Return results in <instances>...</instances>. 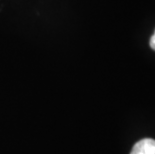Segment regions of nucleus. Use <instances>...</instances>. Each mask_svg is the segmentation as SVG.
Wrapping results in <instances>:
<instances>
[{"label":"nucleus","mask_w":155,"mask_h":154,"mask_svg":"<svg viewBox=\"0 0 155 154\" xmlns=\"http://www.w3.org/2000/svg\"><path fill=\"white\" fill-rule=\"evenodd\" d=\"M130 154H155V140L145 138L135 143Z\"/></svg>","instance_id":"f257e3e1"},{"label":"nucleus","mask_w":155,"mask_h":154,"mask_svg":"<svg viewBox=\"0 0 155 154\" xmlns=\"http://www.w3.org/2000/svg\"><path fill=\"white\" fill-rule=\"evenodd\" d=\"M150 47L152 48L153 50H155V31H154L153 35L151 36V38H150Z\"/></svg>","instance_id":"f03ea898"}]
</instances>
